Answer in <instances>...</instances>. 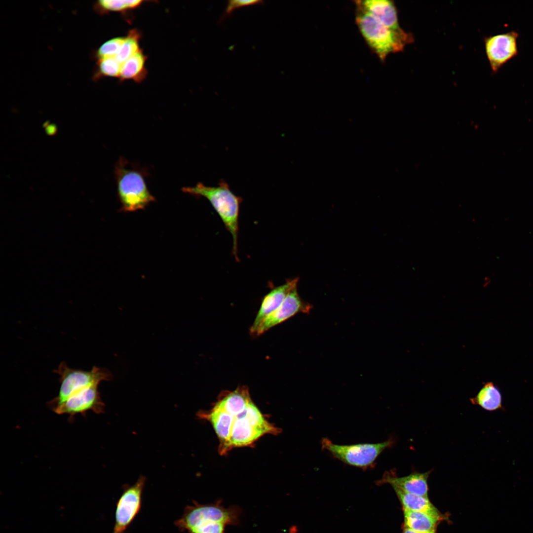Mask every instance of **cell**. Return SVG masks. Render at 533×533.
Here are the masks:
<instances>
[{
	"label": "cell",
	"instance_id": "obj_3",
	"mask_svg": "<svg viewBox=\"0 0 533 533\" xmlns=\"http://www.w3.org/2000/svg\"><path fill=\"white\" fill-rule=\"evenodd\" d=\"M182 190L194 196L204 197L210 202L232 236V254L235 260L238 261V218L242 198L235 195L224 181L214 187L207 186L199 182L194 187H184Z\"/></svg>",
	"mask_w": 533,
	"mask_h": 533
},
{
	"label": "cell",
	"instance_id": "obj_2",
	"mask_svg": "<svg viewBox=\"0 0 533 533\" xmlns=\"http://www.w3.org/2000/svg\"><path fill=\"white\" fill-rule=\"evenodd\" d=\"M355 22L369 47L381 61L391 53L402 51L407 44L414 41L410 33L403 29L393 30L357 6Z\"/></svg>",
	"mask_w": 533,
	"mask_h": 533
},
{
	"label": "cell",
	"instance_id": "obj_7",
	"mask_svg": "<svg viewBox=\"0 0 533 533\" xmlns=\"http://www.w3.org/2000/svg\"><path fill=\"white\" fill-rule=\"evenodd\" d=\"M394 441L390 438L378 443L338 445L328 438H323L321 446L334 458L349 465L367 469L374 465L380 454L392 446Z\"/></svg>",
	"mask_w": 533,
	"mask_h": 533
},
{
	"label": "cell",
	"instance_id": "obj_24",
	"mask_svg": "<svg viewBox=\"0 0 533 533\" xmlns=\"http://www.w3.org/2000/svg\"><path fill=\"white\" fill-rule=\"evenodd\" d=\"M401 533H420L416 532L415 531H413V530H411L410 529L407 528L403 527V530H402V532Z\"/></svg>",
	"mask_w": 533,
	"mask_h": 533
},
{
	"label": "cell",
	"instance_id": "obj_4",
	"mask_svg": "<svg viewBox=\"0 0 533 533\" xmlns=\"http://www.w3.org/2000/svg\"><path fill=\"white\" fill-rule=\"evenodd\" d=\"M146 172L120 157L115 165L114 175L121 210L134 212L145 208L155 200L145 181Z\"/></svg>",
	"mask_w": 533,
	"mask_h": 533
},
{
	"label": "cell",
	"instance_id": "obj_11",
	"mask_svg": "<svg viewBox=\"0 0 533 533\" xmlns=\"http://www.w3.org/2000/svg\"><path fill=\"white\" fill-rule=\"evenodd\" d=\"M312 305L300 296L297 287L288 294L282 304L260 324L254 336H260L299 313H308Z\"/></svg>",
	"mask_w": 533,
	"mask_h": 533
},
{
	"label": "cell",
	"instance_id": "obj_23",
	"mask_svg": "<svg viewBox=\"0 0 533 533\" xmlns=\"http://www.w3.org/2000/svg\"><path fill=\"white\" fill-rule=\"evenodd\" d=\"M264 3V1L260 0H230L228 1L227 5L224 14L222 16L223 19L229 15L235 9L253 4Z\"/></svg>",
	"mask_w": 533,
	"mask_h": 533
},
{
	"label": "cell",
	"instance_id": "obj_17",
	"mask_svg": "<svg viewBox=\"0 0 533 533\" xmlns=\"http://www.w3.org/2000/svg\"><path fill=\"white\" fill-rule=\"evenodd\" d=\"M470 401L472 404L478 405L488 411L505 410L502 405L500 391L498 387L492 381L484 383L477 395L470 398Z\"/></svg>",
	"mask_w": 533,
	"mask_h": 533
},
{
	"label": "cell",
	"instance_id": "obj_15",
	"mask_svg": "<svg viewBox=\"0 0 533 533\" xmlns=\"http://www.w3.org/2000/svg\"><path fill=\"white\" fill-rule=\"evenodd\" d=\"M403 527L420 533H436L437 527L440 523L448 519L447 516L439 517L421 512L405 510H403Z\"/></svg>",
	"mask_w": 533,
	"mask_h": 533
},
{
	"label": "cell",
	"instance_id": "obj_21",
	"mask_svg": "<svg viewBox=\"0 0 533 533\" xmlns=\"http://www.w3.org/2000/svg\"><path fill=\"white\" fill-rule=\"evenodd\" d=\"M122 64L115 57L98 59V71L102 76L116 77L120 75Z\"/></svg>",
	"mask_w": 533,
	"mask_h": 533
},
{
	"label": "cell",
	"instance_id": "obj_16",
	"mask_svg": "<svg viewBox=\"0 0 533 533\" xmlns=\"http://www.w3.org/2000/svg\"><path fill=\"white\" fill-rule=\"evenodd\" d=\"M392 487L403 510L424 512L439 517H447L439 511L430 501L428 497L410 494L397 487Z\"/></svg>",
	"mask_w": 533,
	"mask_h": 533
},
{
	"label": "cell",
	"instance_id": "obj_8",
	"mask_svg": "<svg viewBox=\"0 0 533 533\" xmlns=\"http://www.w3.org/2000/svg\"><path fill=\"white\" fill-rule=\"evenodd\" d=\"M146 478L141 476L131 486H125L118 500L113 533H124L139 512Z\"/></svg>",
	"mask_w": 533,
	"mask_h": 533
},
{
	"label": "cell",
	"instance_id": "obj_20",
	"mask_svg": "<svg viewBox=\"0 0 533 533\" xmlns=\"http://www.w3.org/2000/svg\"><path fill=\"white\" fill-rule=\"evenodd\" d=\"M144 0H101L97 2V7L102 13L120 12L122 14L140 6Z\"/></svg>",
	"mask_w": 533,
	"mask_h": 533
},
{
	"label": "cell",
	"instance_id": "obj_10",
	"mask_svg": "<svg viewBox=\"0 0 533 533\" xmlns=\"http://www.w3.org/2000/svg\"><path fill=\"white\" fill-rule=\"evenodd\" d=\"M104 408L98 385H93L72 394L54 412L59 415H68L71 419L75 415H83L88 411H92L97 414L102 413Z\"/></svg>",
	"mask_w": 533,
	"mask_h": 533
},
{
	"label": "cell",
	"instance_id": "obj_6",
	"mask_svg": "<svg viewBox=\"0 0 533 533\" xmlns=\"http://www.w3.org/2000/svg\"><path fill=\"white\" fill-rule=\"evenodd\" d=\"M54 371L60 376V385L56 397L48 403L54 412L75 393L89 386L99 385L101 381L110 380L112 377L111 373L105 369L95 366L88 371L74 369L64 362Z\"/></svg>",
	"mask_w": 533,
	"mask_h": 533
},
{
	"label": "cell",
	"instance_id": "obj_5",
	"mask_svg": "<svg viewBox=\"0 0 533 533\" xmlns=\"http://www.w3.org/2000/svg\"><path fill=\"white\" fill-rule=\"evenodd\" d=\"M232 415L230 450L249 446L265 434H276L280 432L265 419L252 401L242 412Z\"/></svg>",
	"mask_w": 533,
	"mask_h": 533
},
{
	"label": "cell",
	"instance_id": "obj_1",
	"mask_svg": "<svg viewBox=\"0 0 533 533\" xmlns=\"http://www.w3.org/2000/svg\"><path fill=\"white\" fill-rule=\"evenodd\" d=\"M221 500L205 504L193 501L174 521L181 532L188 533H225L226 528L239 523L241 510L237 505L225 508Z\"/></svg>",
	"mask_w": 533,
	"mask_h": 533
},
{
	"label": "cell",
	"instance_id": "obj_22",
	"mask_svg": "<svg viewBox=\"0 0 533 533\" xmlns=\"http://www.w3.org/2000/svg\"><path fill=\"white\" fill-rule=\"evenodd\" d=\"M124 39L125 37H117L111 38L102 44L97 51V56L98 59L115 57L124 42Z\"/></svg>",
	"mask_w": 533,
	"mask_h": 533
},
{
	"label": "cell",
	"instance_id": "obj_18",
	"mask_svg": "<svg viewBox=\"0 0 533 533\" xmlns=\"http://www.w3.org/2000/svg\"><path fill=\"white\" fill-rule=\"evenodd\" d=\"M147 56L141 49L122 64L119 79L121 81L131 80L137 83L146 79L148 71L146 67Z\"/></svg>",
	"mask_w": 533,
	"mask_h": 533
},
{
	"label": "cell",
	"instance_id": "obj_14",
	"mask_svg": "<svg viewBox=\"0 0 533 533\" xmlns=\"http://www.w3.org/2000/svg\"><path fill=\"white\" fill-rule=\"evenodd\" d=\"M355 4L368 12L387 27L396 31L402 30L398 22L396 7L388 0H355Z\"/></svg>",
	"mask_w": 533,
	"mask_h": 533
},
{
	"label": "cell",
	"instance_id": "obj_13",
	"mask_svg": "<svg viewBox=\"0 0 533 533\" xmlns=\"http://www.w3.org/2000/svg\"><path fill=\"white\" fill-rule=\"evenodd\" d=\"M432 470L420 473L414 472L408 475L398 477L395 470L386 471L378 485L389 484L392 487L412 494L428 497L427 480Z\"/></svg>",
	"mask_w": 533,
	"mask_h": 533
},
{
	"label": "cell",
	"instance_id": "obj_12",
	"mask_svg": "<svg viewBox=\"0 0 533 533\" xmlns=\"http://www.w3.org/2000/svg\"><path fill=\"white\" fill-rule=\"evenodd\" d=\"M299 280V277L288 279L284 284L271 288L264 296L259 310L250 328L252 335L254 336L262 322L282 304L291 291L297 287Z\"/></svg>",
	"mask_w": 533,
	"mask_h": 533
},
{
	"label": "cell",
	"instance_id": "obj_9",
	"mask_svg": "<svg viewBox=\"0 0 533 533\" xmlns=\"http://www.w3.org/2000/svg\"><path fill=\"white\" fill-rule=\"evenodd\" d=\"M519 33L515 31L486 37L484 39L486 55L493 73L517 56Z\"/></svg>",
	"mask_w": 533,
	"mask_h": 533
},
{
	"label": "cell",
	"instance_id": "obj_19",
	"mask_svg": "<svg viewBox=\"0 0 533 533\" xmlns=\"http://www.w3.org/2000/svg\"><path fill=\"white\" fill-rule=\"evenodd\" d=\"M141 38V34L138 29H133L128 32L115 57L119 63L122 64L141 49L139 48Z\"/></svg>",
	"mask_w": 533,
	"mask_h": 533
}]
</instances>
